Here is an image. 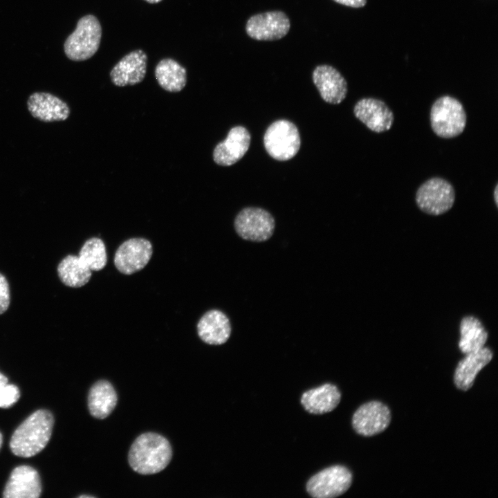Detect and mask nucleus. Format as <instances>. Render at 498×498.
Returning a JSON list of instances; mask_svg holds the SVG:
<instances>
[{
	"instance_id": "1",
	"label": "nucleus",
	"mask_w": 498,
	"mask_h": 498,
	"mask_svg": "<svg viewBox=\"0 0 498 498\" xmlns=\"http://www.w3.org/2000/svg\"><path fill=\"white\" fill-rule=\"evenodd\" d=\"M54 418L50 412L38 409L26 418L15 430L10 441L12 452L20 457H31L40 452L48 443Z\"/></svg>"
},
{
	"instance_id": "2",
	"label": "nucleus",
	"mask_w": 498,
	"mask_h": 498,
	"mask_svg": "<svg viewBox=\"0 0 498 498\" xmlns=\"http://www.w3.org/2000/svg\"><path fill=\"white\" fill-rule=\"evenodd\" d=\"M172 457L169 441L163 436L146 432L138 436L128 454L131 468L140 474H154L164 470Z\"/></svg>"
},
{
	"instance_id": "3",
	"label": "nucleus",
	"mask_w": 498,
	"mask_h": 498,
	"mask_svg": "<svg viewBox=\"0 0 498 498\" xmlns=\"http://www.w3.org/2000/svg\"><path fill=\"white\" fill-rule=\"evenodd\" d=\"M102 37V27L93 15L82 17L74 31L66 39L64 51L71 60L81 62L89 59L98 51Z\"/></svg>"
},
{
	"instance_id": "4",
	"label": "nucleus",
	"mask_w": 498,
	"mask_h": 498,
	"mask_svg": "<svg viewBox=\"0 0 498 498\" xmlns=\"http://www.w3.org/2000/svg\"><path fill=\"white\" fill-rule=\"evenodd\" d=\"M430 119L434 133L443 138L459 136L464 131L467 122L462 103L450 95L441 96L434 101L431 107Z\"/></svg>"
},
{
	"instance_id": "5",
	"label": "nucleus",
	"mask_w": 498,
	"mask_h": 498,
	"mask_svg": "<svg viewBox=\"0 0 498 498\" xmlns=\"http://www.w3.org/2000/svg\"><path fill=\"white\" fill-rule=\"evenodd\" d=\"M264 144L268 154L274 159L280 161L291 159L300 148L297 127L287 120H277L266 129Z\"/></svg>"
},
{
	"instance_id": "6",
	"label": "nucleus",
	"mask_w": 498,
	"mask_h": 498,
	"mask_svg": "<svg viewBox=\"0 0 498 498\" xmlns=\"http://www.w3.org/2000/svg\"><path fill=\"white\" fill-rule=\"evenodd\" d=\"M415 201L422 212L434 216L441 215L452 208L455 201L454 188L447 180L433 177L418 188Z\"/></svg>"
},
{
	"instance_id": "7",
	"label": "nucleus",
	"mask_w": 498,
	"mask_h": 498,
	"mask_svg": "<svg viewBox=\"0 0 498 498\" xmlns=\"http://www.w3.org/2000/svg\"><path fill=\"white\" fill-rule=\"evenodd\" d=\"M234 225L236 232L243 239L262 242L273 234L275 222L268 211L260 208L248 207L238 213Z\"/></svg>"
},
{
	"instance_id": "8",
	"label": "nucleus",
	"mask_w": 498,
	"mask_h": 498,
	"mask_svg": "<svg viewBox=\"0 0 498 498\" xmlns=\"http://www.w3.org/2000/svg\"><path fill=\"white\" fill-rule=\"evenodd\" d=\"M352 474L342 465H333L313 475L306 483L308 493L315 498H333L343 495L352 483Z\"/></svg>"
},
{
	"instance_id": "9",
	"label": "nucleus",
	"mask_w": 498,
	"mask_h": 498,
	"mask_svg": "<svg viewBox=\"0 0 498 498\" xmlns=\"http://www.w3.org/2000/svg\"><path fill=\"white\" fill-rule=\"evenodd\" d=\"M290 24L282 11H269L249 18L246 31L249 37L259 41H274L287 35Z\"/></svg>"
},
{
	"instance_id": "10",
	"label": "nucleus",
	"mask_w": 498,
	"mask_h": 498,
	"mask_svg": "<svg viewBox=\"0 0 498 498\" xmlns=\"http://www.w3.org/2000/svg\"><path fill=\"white\" fill-rule=\"evenodd\" d=\"M153 254L151 242L144 238H131L124 241L114 256L116 268L124 275H131L145 267Z\"/></svg>"
},
{
	"instance_id": "11",
	"label": "nucleus",
	"mask_w": 498,
	"mask_h": 498,
	"mask_svg": "<svg viewBox=\"0 0 498 498\" xmlns=\"http://www.w3.org/2000/svg\"><path fill=\"white\" fill-rule=\"evenodd\" d=\"M389 407L379 401L362 405L353 414L352 425L355 431L364 436H372L385 431L391 422Z\"/></svg>"
},
{
	"instance_id": "12",
	"label": "nucleus",
	"mask_w": 498,
	"mask_h": 498,
	"mask_svg": "<svg viewBox=\"0 0 498 498\" xmlns=\"http://www.w3.org/2000/svg\"><path fill=\"white\" fill-rule=\"evenodd\" d=\"M353 113L369 129L376 133L389 130L394 120V113L387 104L374 98L358 100L354 106Z\"/></svg>"
},
{
	"instance_id": "13",
	"label": "nucleus",
	"mask_w": 498,
	"mask_h": 498,
	"mask_svg": "<svg viewBox=\"0 0 498 498\" xmlns=\"http://www.w3.org/2000/svg\"><path fill=\"white\" fill-rule=\"evenodd\" d=\"M42 493L39 473L33 467L26 465L15 468L5 486V498H37Z\"/></svg>"
},
{
	"instance_id": "14",
	"label": "nucleus",
	"mask_w": 498,
	"mask_h": 498,
	"mask_svg": "<svg viewBox=\"0 0 498 498\" xmlns=\"http://www.w3.org/2000/svg\"><path fill=\"white\" fill-rule=\"evenodd\" d=\"M147 55L137 49L124 55L111 69L110 77L117 86L135 85L140 83L147 72Z\"/></svg>"
},
{
	"instance_id": "15",
	"label": "nucleus",
	"mask_w": 498,
	"mask_h": 498,
	"mask_svg": "<svg viewBox=\"0 0 498 498\" xmlns=\"http://www.w3.org/2000/svg\"><path fill=\"white\" fill-rule=\"evenodd\" d=\"M250 134L242 126L232 127L226 138L218 143L213 151V160L219 165L230 166L239 160L247 152Z\"/></svg>"
},
{
	"instance_id": "16",
	"label": "nucleus",
	"mask_w": 498,
	"mask_h": 498,
	"mask_svg": "<svg viewBox=\"0 0 498 498\" xmlns=\"http://www.w3.org/2000/svg\"><path fill=\"white\" fill-rule=\"evenodd\" d=\"M312 79L322 98L331 104H340L347 94V82L341 73L329 65L317 66Z\"/></svg>"
},
{
	"instance_id": "17",
	"label": "nucleus",
	"mask_w": 498,
	"mask_h": 498,
	"mask_svg": "<svg viewBox=\"0 0 498 498\" xmlns=\"http://www.w3.org/2000/svg\"><path fill=\"white\" fill-rule=\"evenodd\" d=\"M27 107L33 118L46 122L64 121L70 115V108L65 102L46 92L32 93Z\"/></svg>"
},
{
	"instance_id": "18",
	"label": "nucleus",
	"mask_w": 498,
	"mask_h": 498,
	"mask_svg": "<svg viewBox=\"0 0 498 498\" xmlns=\"http://www.w3.org/2000/svg\"><path fill=\"white\" fill-rule=\"evenodd\" d=\"M231 331V324L228 317L219 310L207 311L197 324L199 338L205 343L211 345H220L226 342Z\"/></svg>"
},
{
	"instance_id": "19",
	"label": "nucleus",
	"mask_w": 498,
	"mask_h": 498,
	"mask_svg": "<svg viewBox=\"0 0 498 498\" xmlns=\"http://www.w3.org/2000/svg\"><path fill=\"white\" fill-rule=\"evenodd\" d=\"M493 353L488 347L465 354L460 360L454 374L455 386L462 391L470 389L474 382L477 374L492 360Z\"/></svg>"
},
{
	"instance_id": "20",
	"label": "nucleus",
	"mask_w": 498,
	"mask_h": 498,
	"mask_svg": "<svg viewBox=\"0 0 498 498\" xmlns=\"http://www.w3.org/2000/svg\"><path fill=\"white\" fill-rule=\"evenodd\" d=\"M341 400V394L338 387L326 383L304 392L301 397V403L311 414H322L333 411Z\"/></svg>"
},
{
	"instance_id": "21",
	"label": "nucleus",
	"mask_w": 498,
	"mask_h": 498,
	"mask_svg": "<svg viewBox=\"0 0 498 498\" xmlns=\"http://www.w3.org/2000/svg\"><path fill=\"white\" fill-rule=\"evenodd\" d=\"M117 401L116 391L111 383L107 380L97 381L89 391V410L96 418H107L116 407Z\"/></svg>"
},
{
	"instance_id": "22",
	"label": "nucleus",
	"mask_w": 498,
	"mask_h": 498,
	"mask_svg": "<svg viewBox=\"0 0 498 498\" xmlns=\"http://www.w3.org/2000/svg\"><path fill=\"white\" fill-rule=\"evenodd\" d=\"M154 73L159 86L168 92H179L186 85L185 68L172 58H164L159 61Z\"/></svg>"
},
{
	"instance_id": "23",
	"label": "nucleus",
	"mask_w": 498,
	"mask_h": 498,
	"mask_svg": "<svg viewBox=\"0 0 498 498\" xmlns=\"http://www.w3.org/2000/svg\"><path fill=\"white\" fill-rule=\"evenodd\" d=\"M459 347L464 353L477 351L483 347L488 340V332L477 317L468 315L463 317L460 323Z\"/></svg>"
},
{
	"instance_id": "24",
	"label": "nucleus",
	"mask_w": 498,
	"mask_h": 498,
	"mask_svg": "<svg viewBox=\"0 0 498 498\" xmlns=\"http://www.w3.org/2000/svg\"><path fill=\"white\" fill-rule=\"evenodd\" d=\"M57 274L61 282L66 286L79 288L89 282L92 271L78 256L69 255L58 264Z\"/></svg>"
},
{
	"instance_id": "25",
	"label": "nucleus",
	"mask_w": 498,
	"mask_h": 498,
	"mask_svg": "<svg viewBox=\"0 0 498 498\" xmlns=\"http://www.w3.org/2000/svg\"><path fill=\"white\" fill-rule=\"evenodd\" d=\"M78 257L91 271L103 269L107 262L104 243L97 237L88 239L81 248Z\"/></svg>"
},
{
	"instance_id": "26",
	"label": "nucleus",
	"mask_w": 498,
	"mask_h": 498,
	"mask_svg": "<svg viewBox=\"0 0 498 498\" xmlns=\"http://www.w3.org/2000/svg\"><path fill=\"white\" fill-rule=\"evenodd\" d=\"M20 397V391L15 385L5 383L0 385V407L9 408L15 404Z\"/></svg>"
},
{
	"instance_id": "27",
	"label": "nucleus",
	"mask_w": 498,
	"mask_h": 498,
	"mask_svg": "<svg viewBox=\"0 0 498 498\" xmlns=\"http://www.w3.org/2000/svg\"><path fill=\"white\" fill-rule=\"evenodd\" d=\"M10 302V286L6 277L0 273V315L5 313Z\"/></svg>"
},
{
	"instance_id": "28",
	"label": "nucleus",
	"mask_w": 498,
	"mask_h": 498,
	"mask_svg": "<svg viewBox=\"0 0 498 498\" xmlns=\"http://www.w3.org/2000/svg\"><path fill=\"white\" fill-rule=\"evenodd\" d=\"M334 1L352 8H362L365 6L367 0H333Z\"/></svg>"
},
{
	"instance_id": "29",
	"label": "nucleus",
	"mask_w": 498,
	"mask_h": 498,
	"mask_svg": "<svg viewBox=\"0 0 498 498\" xmlns=\"http://www.w3.org/2000/svg\"><path fill=\"white\" fill-rule=\"evenodd\" d=\"M497 195H498V186H497V184L496 186H495V187L494 194H493L494 200H495V204H496L497 206V204H498V197H497Z\"/></svg>"
},
{
	"instance_id": "30",
	"label": "nucleus",
	"mask_w": 498,
	"mask_h": 498,
	"mask_svg": "<svg viewBox=\"0 0 498 498\" xmlns=\"http://www.w3.org/2000/svg\"><path fill=\"white\" fill-rule=\"evenodd\" d=\"M8 382V378L0 372V385L7 383Z\"/></svg>"
},
{
	"instance_id": "31",
	"label": "nucleus",
	"mask_w": 498,
	"mask_h": 498,
	"mask_svg": "<svg viewBox=\"0 0 498 498\" xmlns=\"http://www.w3.org/2000/svg\"><path fill=\"white\" fill-rule=\"evenodd\" d=\"M144 1H145L149 3H158L160 1H162L163 0H144Z\"/></svg>"
},
{
	"instance_id": "32",
	"label": "nucleus",
	"mask_w": 498,
	"mask_h": 498,
	"mask_svg": "<svg viewBox=\"0 0 498 498\" xmlns=\"http://www.w3.org/2000/svg\"><path fill=\"white\" fill-rule=\"evenodd\" d=\"M2 443H3V436H2V434H1V432H0V449H1V448Z\"/></svg>"
},
{
	"instance_id": "33",
	"label": "nucleus",
	"mask_w": 498,
	"mask_h": 498,
	"mask_svg": "<svg viewBox=\"0 0 498 498\" xmlns=\"http://www.w3.org/2000/svg\"><path fill=\"white\" fill-rule=\"evenodd\" d=\"M79 497H82V498H84V497H93V496H90V495H82L79 496Z\"/></svg>"
}]
</instances>
